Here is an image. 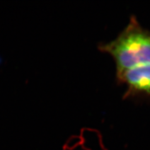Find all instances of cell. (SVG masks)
<instances>
[{
    "mask_svg": "<svg viewBox=\"0 0 150 150\" xmlns=\"http://www.w3.org/2000/svg\"><path fill=\"white\" fill-rule=\"evenodd\" d=\"M99 50L112 56L116 73L150 63V31L143 28L132 16L118 36L108 43L100 45Z\"/></svg>",
    "mask_w": 150,
    "mask_h": 150,
    "instance_id": "1",
    "label": "cell"
},
{
    "mask_svg": "<svg viewBox=\"0 0 150 150\" xmlns=\"http://www.w3.org/2000/svg\"><path fill=\"white\" fill-rule=\"evenodd\" d=\"M116 78L120 83L127 88L125 97L150 96V63L138 65L116 73Z\"/></svg>",
    "mask_w": 150,
    "mask_h": 150,
    "instance_id": "2",
    "label": "cell"
},
{
    "mask_svg": "<svg viewBox=\"0 0 150 150\" xmlns=\"http://www.w3.org/2000/svg\"><path fill=\"white\" fill-rule=\"evenodd\" d=\"M3 62V58H1V56H0V64H1Z\"/></svg>",
    "mask_w": 150,
    "mask_h": 150,
    "instance_id": "3",
    "label": "cell"
}]
</instances>
